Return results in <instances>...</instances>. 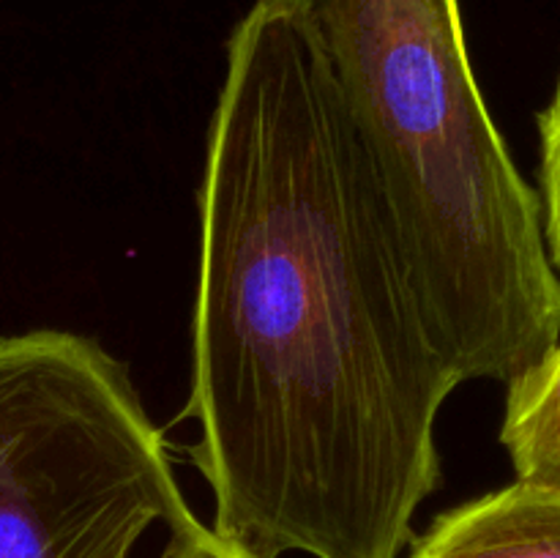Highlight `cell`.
I'll return each mask as SVG.
<instances>
[{"label":"cell","instance_id":"7a4b0ae2","mask_svg":"<svg viewBox=\"0 0 560 558\" xmlns=\"http://www.w3.org/2000/svg\"><path fill=\"white\" fill-rule=\"evenodd\" d=\"M410 284L463 381L560 342L541 195L487 109L459 0H301Z\"/></svg>","mask_w":560,"mask_h":558},{"label":"cell","instance_id":"52a82bcc","mask_svg":"<svg viewBox=\"0 0 560 558\" xmlns=\"http://www.w3.org/2000/svg\"><path fill=\"white\" fill-rule=\"evenodd\" d=\"M159 558H255L252 553L241 550L238 545L228 542L213 531V525H206L197 520L189 528L173 531L159 553Z\"/></svg>","mask_w":560,"mask_h":558},{"label":"cell","instance_id":"6da1fadb","mask_svg":"<svg viewBox=\"0 0 560 558\" xmlns=\"http://www.w3.org/2000/svg\"><path fill=\"white\" fill-rule=\"evenodd\" d=\"M197 191L189 449L255 558H399L463 375L410 284L301 0L233 27Z\"/></svg>","mask_w":560,"mask_h":558},{"label":"cell","instance_id":"277c9868","mask_svg":"<svg viewBox=\"0 0 560 558\" xmlns=\"http://www.w3.org/2000/svg\"><path fill=\"white\" fill-rule=\"evenodd\" d=\"M408 558H560V496L514 485L438 514Z\"/></svg>","mask_w":560,"mask_h":558},{"label":"cell","instance_id":"8992f818","mask_svg":"<svg viewBox=\"0 0 560 558\" xmlns=\"http://www.w3.org/2000/svg\"><path fill=\"white\" fill-rule=\"evenodd\" d=\"M539 195L541 206H545L547 246H550L552 263L560 274V77L550 104L539 115Z\"/></svg>","mask_w":560,"mask_h":558},{"label":"cell","instance_id":"5b68a950","mask_svg":"<svg viewBox=\"0 0 560 558\" xmlns=\"http://www.w3.org/2000/svg\"><path fill=\"white\" fill-rule=\"evenodd\" d=\"M501 443L517 481L560 496V342L536 370L506 386Z\"/></svg>","mask_w":560,"mask_h":558},{"label":"cell","instance_id":"3957f363","mask_svg":"<svg viewBox=\"0 0 560 558\" xmlns=\"http://www.w3.org/2000/svg\"><path fill=\"white\" fill-rule=\"evenodd\" d=\"M197 520L124 361L60 328L0 334V558H131Z\"/></svg>","mask_w":560,"mask_h":558}]
</instances>
